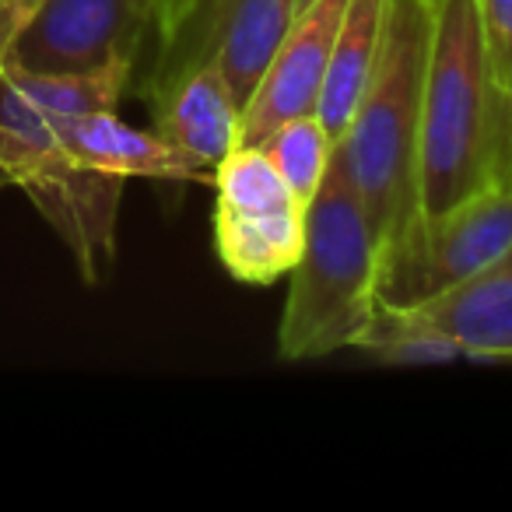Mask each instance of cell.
Wrapping results in <instances>:
<instances>
[{"label": "cell", "mask_w": 512, "mask_h": 512, "mask_svg": "<svg viewBox=\"0 0 512 512\" xmlns=\"http://www.w3.org/2000/svg\"><path fill=\"white\" fill-rule=\"evenodd\" d=\"M292 4H295V15H299V11H306L309 4H313V0H292Z\"/></svg>", "instance_id": "ffe728a7"}, {"label": "cell", "mask_w": 512, "mask_h": 512, "mask_svg": "<svg viewBox=\"0 0 512 512\" xmlns=\"http://www.w3.org/2000/svg\"><path fill=\"white\" fill-rule=\"evenodd\" d=\"M512 183V88L484 46L474 0H428V67L421 99V218Z\"/></svg>", "instance_id": "6da1fadb"}, {"label": "cell", "mask_w": 512, "mask_h": 512, "mask_svg": "<svg viewBox=\"0 0 512 512\" xmlns=\"http://www.w3.org/2000/svg\"><path fill=\"white\" fill-rule=\"evenodd\" d=\"M344 8H348V0H313L306 11L295 15L292 29L274 50L264 78L256 81L253 95L242 106L239 144L256 148L281 123L316 113Z\"/></svg>", "instance_id": "ba28073f"}, {"label": "cell", "mask_w": 512, "mask_h": 512, "mask_svg": "<svg viewBox=\"0 0 512 512\" xmlns=\"http://www.w3.org/2000/svg\"><path fill=\"white\" fill-rule=\"evenodd\" d=\"M71 158L60 148H32L22 137L0 127V186H18L36 204L39 193L57 183Z\"/></svg>", "instance_id": "2e32d148"}, {"label": "cell", "mask_w": 512, "mask_h": 512, "mask_svg": "<svg viewBox=\"0 0 512 512\" xmlns=\"http://www.w3.org/2000/svg\"><path fill=\"white\" fill-rule=\"evenodd\" d=\"M57 148L81 169L116 179H155V183L214 186V169L165 141L158 130H137L116 109L88 113L60 130Z\"/></svg>", "instance_id": "8fae6325"}, {"label": "cell", "mask_w": 512, "mask_h": 512, "mask_svg": "<svg viewBox=\"0 0 512 512\" xmlns=\"http://www.w3.org/2000/svg\"><path fill=\"white\" fill-rule=\"evenodd\" d=\"M155 130L179 151L218 169L239 148L242 99L214 60H193L158 74Z\"/></svg>", "instance_id": "30bf717a"}, {"label": "cell", "mask_w": 512, "mask_h": 512, "mask_svg": "<svg viewBox=\"0 0 512 512\" xmlns=\"http://www.w3.org/2000/svg\"><path fill=\"white\" fill-rule=\"evenodd\" d=\"M383 249L344 165H330L320 193L306 207V242L288 274L278 355L285 362L327 358L355 348L379 306Z\"/></svg>", "instance_id": "3957f363"}, {"label": "cell", "mask_w": 512, "mask_h": 512, "mask_svg": "<svg viewBox=\"0 0 512 512\" xmlns=\"http://www.w3.org/2000/svg\"><path fill=\"white\" fill-rule=\"evenodd\" d=\"M428 67V0H390L383 57L334 155L376 228L383 260L421 221L418 141Z\"/></svg>", "instance_id": "7a4b0ae2"}, {"label": "cell", "mask_w": 512, "mask_h": 512, "mask_svg": "<svg viewBox=\"0 0 512 512\" xmlns=\"http://www.w3.org/2000/svg\"><path fill=\"white\" fill-rule=\"evenodd\" d=\"M130 74V60L78 74L22 71L0 64V127L32 148H57L60 130L74 120L120 106L130 88Z\"/></svg>", "instance_id": "9c48e42d"}, {"label": "cell", "mask_w": 512, "mask_h": 512, "mask_svg": "<svg viewBox=\"0 0 512 512\" xmlns=\"http://www.w3.org/2000/svg\"><path fill=\"white\" fill-rule=\"evenodd\" d=\"M481 18L484 46L491 53L498 78L512 88V0H474Z\"/></svg>", "instance_id": "e0dca14e"}, {"label": "cell", "mask_w": 512, "mask_h": 512, "mask_svg": "<svg viewBox=\"0 0 512 512\" xmlns=\"http://www.w3.org/2000/svg\"><path fill=\"white\" fill-rule=\"evenodd\" d=\"M358 351L379 365H393V369H425V365H453L470 362L467 348L456 344L453 337L439 334L428 323L414 320L407 309L383 306L379 302L372 320L355 341Z\"/></svg>", "instance_id": "5bb4252c"}, {"label": "cell", "mask_w": 512, "mask_h": 512, "mask_svg": "<svg viewBox=\"0 0 512 512\" xmlns=\"http://www.w3.org/2000/svg\"><path fill=\"white\" fill-rule=\"evenodd\" d=\"M214 249L242 285H274L299 264L306 204L281 179L264 148L239 144L214 169Z\"/></svg>", "instance_id": "277c9868"}, {"label": "cell", "mask_w": 512, "mask_h": 512, "mask_svg": "<svg viewBox=\"0 0 512 512\" xmlns=\"http://www.w3.org/2000/svg\"><path fill=\"white\" fill-rule=\"evenodd\" d=\"M386 15H390V0H348V8H344L320 106H316V116L334 141H341L358 102L369 92V81L383 57Z\"/></svg>", "instance_id": "4fadbf2b"}, {"label": "cell", "mask_w": 512, "mask_h": 512, "mask_svg": "<svg viewBox=\"0 0 512 512\" xmlns=\"http://www.w3.org/2000/svg\"><path fill=\"white\" fill-rule=\"evenodd\" d=\"M400 309L463 344L470 362L512 365V256Z\"/></svg>", "instance_id": "7c38bea8"}, {"label": "cell", "mask_w": 512, "mask_h": 512, "mask_svg": "<svg viewBox=\"0 0 512 512\" xmlns=\"http://www.w3.org/2000/svg\"><path fill=\"white\" fill-rule=\"evenodd\" d=\"M512 256V183L439 218H421L383 260L379 302L411 306Z\"/></svg>", "instance_id": "5b68a950"}, {"label": "cell", "mask_w": 512, "mask_h": 512, "mask_svg": "<svg viewBox=\"0 0 512 512\" xmlns=\"http://www.w3.org/2000/svg\"><path fill=\"white\" fill-rule=\"evenodd\" d=\"M292 22V0H204L190 25L162 50L158 74L193 60H214L246 106Z\"/></svg>", "instance_id": "52a82bcc"}, {"label": "cell", "mask_w": 512, "mask_h": 512, "mask_svg": "<svg viewBox=\"0 0 512 512\" xmlns=\"http://www.w3.org/2000/svg\"><path fill=\"white\" fill-rule=\"evenodd\" d=\"M36 8V0H0V60L8 50L11 36L18 32V25L29 18V11Z\"/></svg>", "instance_id": "d6986e66"}, {"label": "cell", "mask_w": 512, "mask_h": 512, "mask_svg": "<svg viewBox=\"0 0 512 512\" xmlns=\"http://www.w3.org/2000/svg\"><path fill=\"white\" fill-rule=\"evenodd\" d=\"M256 148H264V155L271 158V165L281 172V179H285L295 197L309 207L316 193H320L330 165H334L337 141L320 123V116L306 113V116H295V120L281 123V127L271 130Z\"/></svg>", "instance_id": "9a60e30c"}, {"label": "cell", "mask_w": 512, "mask_h": 512, "mask_svg": "<svg viewBox=\"0 0 512 512\" xmlns=\"http://www.w3.org/2000/svg\"><path fill=\"white\" fill-rule=\"evenodd\" d=\"M158 0H36L0 64L22 71L78 74L116 60L137 64Z\"/></svg>", "instance_id": "8992f818"}, {"label": "cell", "mask_w": 512, "mask_h": 512, "mask_svg": "<svg viewBox=\"0 0 512 512\" xmlns=\"http://www.w3.org/2000/svg\"><path fill=\"white\" fill-rule=\"evenodd\" d=\"M204 0H158V36H162V50L190 25V18L197 15V8Z\"/></svg>", "instance_id": "ac0fdd59"}]
</instances>
